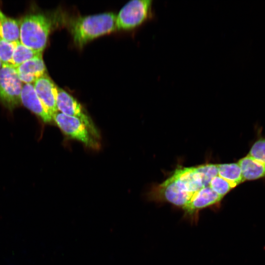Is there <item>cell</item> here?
Masks as SVG:
<instances>
[{"instance_id": "6da1fadb", "label": "cell", "mask_w": 265, "mask_h": 265, "mask_svg": "<svg viewBox=\"0 0 265 265\" xmlns=\"http://www.w3.org/2000/svg\"><path fill=\"white\" fill-rule=\"evenodd\" d=\"M116 16L113 13L108 12L76 19L71 26L75 44L81 47L90 40L116 30Z\"/></svg>"}, {"instance_id": "7a4b0ae2", "label": "cell", "mask_w": 265, "mask_h": 265, "mask_svg": "<svg viewBox=\"0 0 265 265\" xmlns=\"http://www.w3.org/2000/svg\"><path fill=\"white\" fill-rule=\"evenodd\" d=\"M20 42L26 47L42 53L52 27L50 18L41 13L31 14L19 23Z\"/></svg>"}, {"instance_id": "3957f363", "label": "cell", "mask_w": 265, "mask_h": 265, "mask_svg": "<svg viewBox=\"0 0 265 265\" xmlns=\"http://www.w3.org/2000/svg\"><path fill=\"white\" fill-rule=\"evenodd\" d=\"M153 1L133 0L125 4L116 16V29L128 30L142 25L153 16Z\"/></svg>"}, {"instance_id": "277c9868", "label": "cell", "mask_w": 265, "mask_h": 265, "mask_svg": "<svg viewBox=\"0 0 265 265\" xmlns=\"http://www.w3.org/2000/svg\"><path fill=\"white\" fill-rule=\"evenodd\" d=\"M192 196L181 182L172 175L161 184L153 187L148 197L151 200L168 202L183 208Z\"/></svg>"}, {"instance_id": "5b68a950", "label": "cell", "mask_w": 265, "mask_h": 265, "mask_svg": "<svg viewBox=\"0 0 265 265\" xmlns=\"http://www.w3.org/2000/svg\"><path fill=\"white\" fill-rule=\"evenodd\" d=\"M23 85L16 68L2 65L0 69V102L9 109L19 106L21 103Z\"/></svg>"}, {"instance_id": "8992f818", "label": "cell", "mask_w": 265, "mask_h": 265, "mask_svg": "<svg viewBox=\"0 0 265 265\" xmlns=\"http://www.w3.org/2000/svg\"><path fill=\"white\" fill-rule=\"evenodd\" d=\"M56 124L67 135L76 139L86 147L98 149L100 145L85 125L78 118L56 112L53 116Z\"/></svg>"}, {"instance_id": "52a82bcc", "label": "cell", "mask_w": 265, "mask_h": 265, "mask_svg": "<svg viewBox=\"0 0 265 265\" xmlns=\"http://www.w3.org/2000/svg\"><path fill=\"white\" fill-rule=\"evenodd\" d=\"M56 106L58 112L78 118L95 138L100 137L97 129L82 106L73 97L59 87H57Z\"/></svg>"}, {"instance_id": "ba28073f", "label": "cell", "mask_w": 265, "mask_h": 265, "mask_svg": "<svg viewBox=\"0 0 265 265\" xmlns=\"http://www.w3.org/2000/svg\"><path fill=\"white\" fill-rule=\"evenodd\" d=\"M222 199L221 197L208 186L195 192L182 209L188 217H196V214L201 210L218 204Z\"/></svg>"}, {"instance_id": "9c48e42d", "label": "cell", "mask_w": 265, "mask_h": 265, "mask_svg": "<svg viewBox=\"0 0 265 265\" xmlns=\"http://www.w3.org/2000/svg\"><path fill=\"white\" fill-rule=\"evenodd\" d=\"M35 91L52 118L58 112L56 106L57 87L46 74L33 84Z\"/></svg>"}, {"instance_id": "30bf717a", "label": "cell", "mask_w": 265, "mask_h": 265, "mask_svg": "<svg viewBox=\"0 0 265 265\" xmlns=\"http://www.w3.org/2000/svg\"><path fill=\"white\" fill-rule=\"evenodd\" d=\"M21 100V103L25 106L39 116L45 123H49L53 120L37 96L32 84H23Z\"/></svg>"}, {"instance_id": "8fae6325", "label": "cell", "mask_w": 265, "mask_h": 265, "mask_svg": "<svg viewBox=\"0 0 265 265\" xmlns=\"http://www.w3.org/2000/svg\"><path fill=\"white\" fill-rule=\"evenodd\" d=\"M18 77L24 84H33L46 75V68L42 56L27 60L16 68Z\"/></svg>"}, {"instance_id": "7c38bea8", "label": "cell", "mask_w": 265, "mask_h": 265, "mask_svg": "<svg viewBox=\"0 0 265 265\" xmlns=\"http://www.w3.org/2000/svg\"><path fill=\"white\" fill-rule=\"evenodd\" d=\"M183 185L191 195L204 187L203 178L195 167L177 168L172 174Z\"/></svg>"}, {"instance_id": "4fadbf2b", "label": "cell", "mask_w": 265, "mask_h": 265, "mask_svg": "<svg viewBox=\"0 0 265 265\" xmlns=\"http://www.w3.org/2000/svg\"><path fill=\"white\" fill-rule=\"evenodd\" d=\"M238 162L244 181H255L265 177V165L256 161L248 155Z\"/></svg>"}, {"instance_id": "5bb4252c", "label": "cell", "mask_w": 265, "mask_h": 265, "mask_svg": "<svg viewBox=\"0 0 265 265\" xmlns=\"http://www.w3.org/2000/svg\"><path fill=\"white\" fill-rule=\"evenodd\" d=\"M0 38L10 42L20 41V25L0 9Z\"/></svg>"}, {"instance_id": "9a60e30c", "label": "cell", "mask_w": 265, "mask_h": 265, "mask_svg": "<svg viewBox=\"0 0 265 265\" xmlns=\"http://www.w3.org/2000/svg\"><path fill=\"white\" fill-rule=\"evenodd\" d=\"M218 175L227 181L233 188L244 182L238 162L216 164Z\"/></svg>"}, {"instance_id": "2e32d148", "label": "cell", "mask_w": 265, "mask_h": 265, "mask_svg": "<svg viewBox=\"0 0 265 265\" xmlns=\"http://www.w3.org/2000/svg\"><path fill=\"white\" fill-rule=\"evenodd\" d=\"M42 53L32 50L22 44L20 41L14 50L10 65L17 67L25 62L35 57L42 56Z\"/></svg>"}, {"instance_id": "e0dca14e", "label": "cell", "mask_w": 265, "mask_h": 265, "mask_svg": "<svg viewBox=\"0 0 265 265\" xmlns=\"http://www.w3.org/2000/svg\"><path fill=\"white\" fill-rule=\"evenodd\" d=\"M258 136L252 143L247 154L256 161L265 165V137L258 130Z\"/></svg>"}, {"instance_id": "ac0fdd59", "label": "cell", "mask_w": 265, "mask_h": 265, "mask_svg": "<svg viewBox=\"0 0 265 265\" xmlns=\"http://www.w3.org/2000/svg\"><path fill=\"white\" fill-rule=\"evenodd\" d=\"M18 42H10L0 38V61L2 65H10Z\"/></svg>"}, {"instance_id": "d6986e66", "label": "cell", "mask_w": 265, "mask_h": 265, "mask_svg": "<svg viewBox=\"0 0 265 265\" xmlns=\"http://www.w3.org/2000/svg\"><path fill=\"white\" fill-rule=\"evenodd\" d=\"M209 186L222 198L231 189L234 188L227 181L218 175L212 179Z\"/></svg>"}, {"instance_id": "ffe728a7", "label": "cell", "mask_w": 265, "mask_h": 265, "mask_svg": "<svg viewBox=\"0 0 265 265\" xmlns=\"http://www.w3.org/2000/svg\"><path fill=\"white\" fill-rule=\"evenodd\" d=\"M196 168L202 177L204 187L209 186L212 179L218 175L216 164L208 163L197 166Z\"/></svg>"}, {"instance_id": "44dd1931", "label": "cell", "mask_w": 265, "mask_h": 265, "mask_svg": "<svg viewBox=\"0 0 265 265\" xmlns=\"http://www.w3.org/2000/svg\"><path fill=\"white\" fill-rule=\"evenodd\" d=\"M1 66H2V64H1V62L0 61V69L1 68Z\"/></svg>"}]
</instances>
